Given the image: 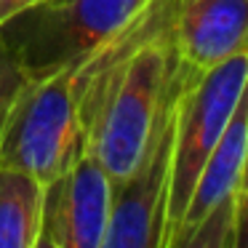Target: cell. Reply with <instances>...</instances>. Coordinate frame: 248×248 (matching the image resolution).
Returning <instances> with one entry per match:
<instances>
[{"label":"cell","instance_id":"1","mask_svg":"<svg viewBox=\"0 0 248 248\" xmlns=\"http://www.w3.org/2000/svg\"><path fill=\"white\" fill-rule=\"evenodd\" d=\"M173 22L176 16L134 51L128 64L104 91L86 128V152L96 157L112 184L123 182L136 166L155 115L179 70Z\"/></svg>","mask_w":248,"mask_h":248},{"label":"cell","instance_id":"2","mask_svg":"<svg viewBox=\"0 0 248 248\" xmlns=\"http://www.w3.org/2000/svg\"><path fill=\"white\" fill-rule=\"evenodd\" d=\"M144 0H40L0 24V40L27 78L75 70Z\"/></svg>","mask_w":248,"mask_h":248},{"label":"cell","instance_id":"3","mask_svg":"<svg viewBox=\"0 0 248 248\" xmlns=\"http://www.w3.org/2000/svg\"><path fill=\"white\" fill-rule=\"evenodd\" d=\"M182 67V64H179ZM248 51L211 67L205 72L182 70V86L176 96V128H173L171 184L166 205V243L168 248L173 230L184 214V205L203 171L205 160L219 144L227 123L237 104L246 99Z\"/></svg>","mask_w":248,"mask_h":248},{"label":"cell","instance_id":"4","mask_svg":"<svg viewBox=\"0 0 248 248\" xmlns=\"http://www.w3.org/2000/svg\"><path fill=\"white\" fill-rule=\"evenodd\" d=\"M83 152L86 134L72 96V70L27 78L0 134V166L46 184Z\"/></svg>","mask_w":248,"mask_h":248},{"label":"cell","instance_id":"5","mask_svg":"<svg viewBox=\"0 0 248 248\" xmlns=\"http://www.w3.org/2000/svg\"><path fill=\"white\" fill-rule=\"evenodd\" d=\"M246 147L248 104L243 99L232 112L219 144L205 160L203 171L184 205L168 248H237L246 224Z\"/></svg>","mask_w":248,"mask_h":248},{"label":"cell","instance_id":"6","mask_svg":"<svg viewBox=\"0 0 248 248\" xmlns=\"http://www.w3.org/2000/svg\"><path fill=\"white\" fill-rule=\"evenodd\" d=\"M182 86V67L176 70L155 115L136 166L123 182L112 184L109 227L102 248H163L166 243V205L171 184L176 96Z\"/></svg>","mask_w":248,"mask_h":248},{"label":"cell","instance_id":"7","mask_svg":"<svg viewBox=\"0 0 248 248\" xmlns=\"http://www.w3.org/2000/svg\"><path fill=\"white\" fill-rule=\"evenodd\" d=\"M112 208V179L91 152L43 184L35 248H102Z\"/></svg>","mask_w":248,"mask_h":248},{"label":"cell","instance_id":"8","mask_svg":"<svg viewBox=\"0 0 248 248\" xmlns=\"http://www.w3.org/2000/svg\"><path fill=\"white\" fill-rule=\"evenodd\" d=\"M176 59L205 72L248 51V0H179L173 22Z\"/></svg>","mask_w":248,"mask_h":248},{"label":"cell","instance_id":"9","mask_svg":"<svg viewBox=\"0 0 248 248\" xmlns=\"http://www.w3.org/2000/svg\"><path fill=\"white\" fill-rule=\"evenodd\" d=\"M43 184L0 166V248H35Z\"/></svg>","mask_w":248,"mask_h":248},{"label":"cell","instance_id":"10","mask_svg":"<svg viewBox=\"0 0 248 248\" xmlns=\"http://www.w3.org/2000/svg\"><path fill=\"white\" fill-rule=\"evenodd\" d=\"M27 83V75L22 72V67L16 64V59L11 56V51L3 46L0 40V134H3V125L6 118L11 112L14 102H16L22 86Z\"/></svg>","mask_w":248,"mask_h":248},{"label":"cell","instance_id":"11","mask_svg":"<svg viewBox=\"0 0 248 248\" xmlns=\"http://www.w3.org/2000/svg\"><path fill=\"white\" fill-rule=\"evenodd\" d=\"M35 3H40V0H0V24L6 22V19H11L14 14L35 6Z\"/></svg>","mask_w":248,"mask_h":248}]
</instances>
